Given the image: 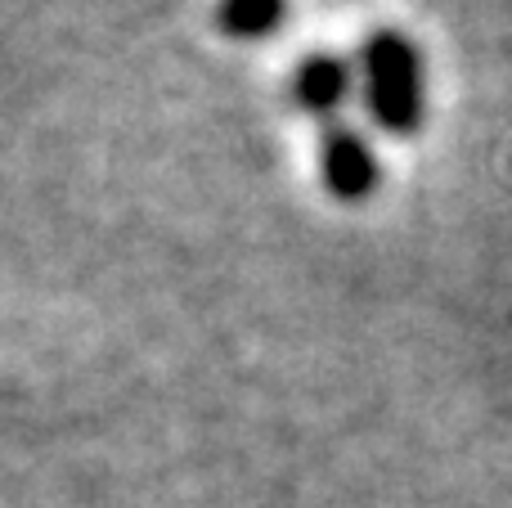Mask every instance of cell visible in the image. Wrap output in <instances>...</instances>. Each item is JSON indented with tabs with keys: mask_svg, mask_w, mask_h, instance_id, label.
Returning a JSON list of instances; mask_svg holds the SVG:
<instances>
[{
	"mask_svg": "<svg viewBox=\"0 0 512 508\" xmlns=\"http://www.w3.org/2000/svg\"><path fill=\"white\" fill-rule=\"evenodd\" d=\"M225 14H230L234 23H252V32H256V27L274 14V0H230V5H225Z\"/></svg>",
	"mask_w": 512,
	"mask_h": 508,
	"instance_id": "cell-3",
	"label": "cell"
},
{
	"mask_svg": "<svg viewBox=\"0 0 512 508\" xmlns=\"http://www.w3.org/2000/svg\"><path fill=\"white\" fill-rule=\"evenodd\" d=\"M342 68L337 63H328V59H315L306 68V77H301V90H306V99L310 104H333L337 99V90H342Z\"/></svg>",
	"mask_w": 512,
	"mask_h": 508,
	"instance_id": "cell-2",
	"label": "cell"
},
{
	"mask_svg": "<svg viewBox=\"0 0 512 508\" xmlns=\"http://www.w3.org/2000/svg\"><path fill=\"white\" fill-rule=\"evenodd\" d=\"M414 95H418V72H414V54L400 41H378L369 54V99L373 113L382 122L400 126L414 117Z\"/></svg>",
	"mask_w": 512,
	"mask_h": 508,
	"instance_id": "cell-1",
	"label": "cell"
}]
</instances>
